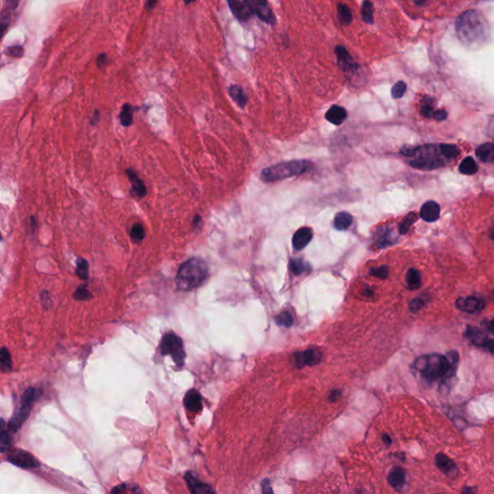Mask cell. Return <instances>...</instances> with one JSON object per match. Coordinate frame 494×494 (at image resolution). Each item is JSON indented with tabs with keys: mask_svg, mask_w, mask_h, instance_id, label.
I'll return each mask as SVG.
<instances>
[{
	"mask_svg": "<svg viewBox=\"0 0 494 494\" xmlns=\"http://www.w3.org/2000/svg\"><path fill=\"white\" fill-rule=\"evenodd\" d=\"M455 32L465 46L479 47L490 39L491 29L484 15L477 10H467L455 21Z\"/></svg>",
	"mask_w": 494,
	"mask_h": 494,
	"instance_id": "6da1fadb",
	"label": "cell"
},
{
	"mask_svg": "<svg viewBox=\"0 0 494 494\" xmlns=\"http://www.w3.org/2000/svg\"><path fill=\"white\" fill-rule=\"evenodd\" d=\"M458 363V353L454 350L446 355L431 353L418 357L413 368L429 381L444 380L451 378L455 373Z\"/></svg>",
	"mask_w": 494,
	"mask_h": 494,
	"instance_id": "7a4b0ae2",
	"label": "cell"
},
{
	"mask_svg": "<svg viewBox=\"0 0 494 494\" xmlns=\"http://www.w3.org/2000/svg\"><path fill=\"white\" fill-rule=\"evenodd\" d=\"M401 154L405 157H412L409 165L420 170H434L446 166L448 160L445 158L441 144L425 145L419 147H404Z\"/></svg>",
	"mask_w": 494,
	"mask_h": 494,
	"instance_id": "3957f363",
	"label": "cell"
},
{
	"mask_svg": "<svg viewBox=\"0 0 494 494\" xmlns=\"http://www.w3.org/2000/svg\"><path fill=\"white\" fill-rule=\"evenodd\" d=\"M207 274L206 263L198 258H192L180 268L176 283L180 289L190 290L200 286Z\"/></svg>",
	"mask_w": 494,
	"mask_h": 494,
	"instance_id": "277c9868",
	"label": "cell"
},
{
	"mask_svg": "<svg viewBox=\"0 0 494 494\" xmlns=\"http://www.w3.org/2000/svg\"><path fill=\"white\" fill-rule=\"evenodd\" d=\"M311 162L299 160L278 165H271L265 168L261 173V180L265 183H273L285 180L291 177L299 176L311 169Z\"/></svg>",
	"mask_w": 494,
	"mask_h": 494,
	"instance_id": "5b68a950",
	"label": "cell"
},
{
	"mask_svg": "<svg viewBox=\"0 0 494 494\" xmlns=\"http://www.w3.org/2000/svg\"><path fill=\"white\" fill-rule=\"evenodd\" d=\"M36 400H37V391L31 387L26 389V391L23 393L21 397L19 407L14 412L9 422V430L11 432H17L22 427V425L28 419L30 412Z\"/></svg>",
	"mask_w": 494,
	"mask_h": 494,
	"instance_id": "8992f818",
	"label": "cell"
},
{
	"mask_svg": "<svg viewBox=\"0 0 494 494\" xmlns=\"http://www.w3.org/2000/svg\"><path fill=\"white\" fill-rule=\"evenodd\" d=\"M161 350L164 354L171 355L177 366L183 367L185 352L184 350L183 341L179 336L174 333H168L165 335L162 341Z\"/></svg>",
	"mask_w": 494,
	"mask_h": 494,
	"instance_id": "52a82bcc",
	"label": "cell"
},
{
	"mask_svg": "<svg viewBox=\"0 0 494 494\" xmlns=\"http://www.w3.org/2000/svg\"><path fill=\"white\" fill-rule=\"evenodd\" d=\"M7 459L14 465L23 469H33L40 466L39 460L33 454L21 449L12 450L8 454Z\"/></svg>",
	"mask_w": 494,
	"mask_h": 494,
	"instance_id": "ba28073f",
	"label": "cell"
},
{
	"mask_svg": "<svg viewBox=\"0 0 494 494\" xmlns=\"http://www.w3.org/2000/svg\"><path fill=\"white\" fill-rule=\"evenodd\" d=\"M253 15H256L262 21L274 25L276 18L268 3L264 0H247Z\"/></svg>",
	"mask_w": 494,
	"mask_h": 494,
	"instance_id": "9c48e42d",
	"label": "cell"
},
{
	"mask_svg": "<svg viewBox=\"0 0 494 494\" xmlns=\"http://www.w3.org/2000/svg\"><path fill=\"white\" fill-rule=\"evenodd\" d=\"M335 53L338 60V66L344 73L355 74L358 71L359 65L353 60L345 46L337 45L335 48Z\"/></svg>",
	"mask_w": 494,
	"mask_h": 494,
	"instance_id": "30bf717a",
	"label": "cell"
},
{
	"mask_svg": "<svg viewBox=\"0 0 494 494\" xmlns=\"http://www.w3.org/2000/svg\"><path fill=\"white\" fill-rule=\"evenodd\" d=\"M455 307L462 312L468 314H476L485 309L486 302L482 298H478L475 296H467L458 298L455 301Z\"/></svg>",
	"mask_w": 494,
	"mask_h": 494,
	"instance_id": "8fae6325",
	"label": "cell"
},
{
	"mask_svg": "<svg viewBox=\"0 0 494 494\" xmlns=\"http://www.w3.org/2000/svg\"><path fill=\"white\" fill-rule=\"evenodd\" d=\"M466 337L470 340L473 345L489 350L491 352L494 351V340L488 336V333L483 332L477 328H468L466 331Z\"/></svg>",
	"mask_w": 494,
	"mask_h": 494,
	"instance_id": "7c38bea8",
	"label": "cell"
},
{
	"mask_svg": "<svg viewBox=\"0 0 494 494\" xmlns=\"http://www.w3.org/2000/svg\"><path fill=\"white\" fill-rule=\"evenodd\" d=\"M323 355L317 350H308L294 354V364L298 368L304 366H315L322 361Z\"/></svg>",
	"mask_w": 494,
	"mask_h": 494,
	"instance_id": "4fadbf2b",
	"label": "cell"
},
{
	"mask_svg": "<svg viewBox=\"0 0 494 494\" xmlns=\"http://www.w3.org/2000/svg\"><path fill=\"white\" fill-rule=\"evenodd\" d=\"M387 481L396 492L402 493L408 482V474L402 466H394L387 476Z\"/></svg>",
	"mask_w": 494,
	"mask_h": 494,
	"instance_id": "5bb4252c",
	"label": "cell"
},
{
	"mask_svg": "<svg viewBox=\"0 0 494 494\" xmlns=\"http://www.w3.org/2000/svg\"><path fill=\"white\" fill-rule=\"evenodd\" d=\"M435 465L436 467L447 477L454 479L457 477L458 469L453 459H451L447 454L444 453H436L435 455Z\"/></svg>",
	"mask_w": 494,
	"mask_h": 494,
	"instance_id": "9a60e30c",
	"label": "cell"
},
{
	"mask_svg": "<svg viewBox=\"0 0 494 494\" xmlns=\"http://www.w3.org/2000/svg\"><path fill=\"white\" fill-rule=\"evenodd\" d=\"M185 483L191 494H214V491L211 486L202 482L199 478L193 475L191 472H186L185 475Z\"/></svg>",
	"mask_w": 494,
	"mask_h": 494,
	"instance_id": "2e32d148",
	"label": "cell"
},
{
	"mask_svg": "<svg viewBox=\"0 0 494 494\" xmlns=\"http://www.w3.org/2000/svg\"><path fill=\"white\" fill-rule=\"evenodd\" d=\"M313 239V231L309 227L298 229L292 237V247L295 250H301L307 247Z\"/></svg>",
	"mask_w": 494,
	"mask_h": 494,
	"instance_id": "e0dca14e",
	"label": "cell"
},
{
	"mask_svg": "<svg viewBox=\"0 0 494 494\" xmlns=\"http://www.w3.org/2000/svg\"><path fill=\"white\" fill-rule=\"evenodd\" d=\"M228 5L234 14V16L240 21H247L252 18V12L247 4V0L238 1V0H229Z\"/></svg>",
	"mask_w": 494,
	"mask_h": 494,
	"instance_id": "ac0fdd59",
	"label": "cell"
},
{
	"mask_svg": "<svg viewBox=\"0 0 494 494\" xmlns=\"http://www.w3.org/2000/svg\"><path fill=\"white\" fill-rule=\"evenodd\" d=\"M440 216V206L434 201H428L420 209V217L426 222H435Z\"/></svg>",
	"mask_w": 494,
	"mask_h": 494,
	"instance_id": "d6986e66",
	"label": "cell"
},
{
	"mask_svg": "<svg viewBox=\"0 0 494 494\" xmlns=\"http://www.w3.org/2000/svg\"><path fill=\"white\" fill-rule=\"evenodd\" d=\"M184 404L188 412H193V413L201 412V410L203 408L201 395L199 394L198 391H196L194 389L189 390L185 394Z\"/></svg>",
	"mask_w": 494,
	"mask_h": 494,
	"instance_id": "ffe728a7",
	"label": "cell"
},
{
	"mask_svg": "<svg viewBox=\"0 0 494 494\" xmlns=\"http://www.w3.org/2000/svg\"><path fill=\"white\" fill-rule=\"evenodd\" d=\"M126 175L128 177L129 182L131 183V192L133 195L137 197H144L147 193L146 186L144 185L143 181L138 177L137 173L133 169H126Z\"/></svg>",
	"mask_w": 494,
	"mask_h": 494,
	"instance_id": "44dd1931",
	"label": "cell"
},
{
	"mask_svg": "<svg viewBox=\"0 0 494 494\" xmlns=\"http://www.w3.org/2000/svg\"><path fill=\"white\" fill-rule=\"evenodd\" d=\"M348 117L347 110L340 105H332L326 114V118L329 123L335 125H340L346 121Z\"/></svg>",
	"mask_w": 494,
	"mask_h": 494,
	"instance_id": "7402d4cb",
	"label": "cell"
},
{
	"mask_svg": "<svg viewBox=\"0 0 494 494\" xmlns=\"http://www.w3.org/2000/svg\"><path fill=\"white\" fill-rule=\"evenodd\" d=\"M374 239L376 246L380 248L388 247L389 245H392L394 243L393 234L387 226L378 228L374 235Z\"/></svg>",
	"mask_w": 494,
	"mask_h": 494,
	"instance_id": "603a6c76",
	"label": "cell"
},
{
	"mask_svg": "<svg viewBox=\"0 0 494 494\" xmlns=\"http://www.w3.org/2000/svg\"><path fill=\"white\" fill-rule=\"evenodd\" d=\"M477 158L485 164H493L494 161V146L493 143H485L476 149Z\"/></svg>",
	"mask_w": 494,
	"mask_h": 494,
	"instance_id": "cb8c5ba5",
	"label": "cell"
},
{
	"mask_svg": "<svg viewBox=\"0 0 494 494\" xmlns=\"http://www.w3.org/2000/svg\"><path fill=\"white\" fill-rule=\"evenodd\" d=\"M352 221H353V218L350 213H349L347 211H341L335 215L333 225H334V228L339 231H346L350 227V225L352 224Z\"/></svg>",
	"mask_w": 494,
	"mask_h": 494,
	"instance_id": "d4e9b609",
	"label": "cell"
},
{
	"mask_svg": "<svg viewBox=\"0 0 494 494\" xmlns=\"http://www.w3.org/2000/svg\"><path fill=\"white\" fill-rule=\"evenodd\" d=\"M229 91V94L231 96V98L233 99V101L241 107V108H245L246 105H247V96L244 90L243 87H241L240 85H231L228 89Z\"/></svg>",
	"mask_w": 494,
	"mask_h": 494,
	"instance_id": "484cf974",
	"label": "cell"
},
{
	"mask_svg": "<svg viewBox=\"0 0 494 494\" xmlns=\"http://www.w3.org/2000/svg\"><path fill=\"white\" fill-rule=\"evenodd\" d=\"M458 170L463 175H474L478 172V165L472 157H466L461 161Z\"/></svg>",
	"mask_w": 494,
	"mask_h": 494,
	"instance_id": "4316f807",
	"label": "cell"
},
{
	"mask_svg": "<svg viewBox=\"0 0 494 494\" xmlns=\"http://www.w3.org/2000/svg\"><path fill=\"white\" fill-rule=\"evenodd\" d=\"M338 19L343 25H349L352 21V13L349 6L344 3H338Z\"/></svg>",
	"mask_w": 494,
	"mask_h": 494,
	"instance_id": "83f0119b",
	"label": "cell"
},
{
	"mask_svg": "<svg viewBox=\"0 0 494 494\" xmlns=\"http://www.w3.org/2000/svg\"><path fill=\"white\" fill-rule=\"evenodd\" d=\"M13 369V360L9 350L5 347L0 349V370L3 372H9Z\"/></svg>",
	"mask_w": 494,
	"mask_h": 494,
	"instance_id": "f1b7e54d",
	"label": "cell"
},
{
	"mask_svg": "<svg viewBox=\"0 0 494 494\" xmlns=\"http://www.w3.org/2000/svg\"><path fill=\"white\" fill-rule=\"evenodd\" d=\"M408 287L411 289H417L422 285V278L420 272L416 268H410L406 277Z\"/></svg>",
	"mask_w": 494,
	"mask_h": 494,
	"instance_id": "f546056e",
	"label": "cell"
},
{
	"mask_svg": "<svg viewBox=\"0 0 494 494\" xmlns=\"http://www.w3.org/2000/svg\"><path fill=\"white\" fill-rule=\"evenodd\" d=\"M433 103H434V100H433V98H432L430 96H426L423 99L422 106H421V114L425 118H432L433 113H434Z\"/></svg>",
	"mask_w": 494,
	"mask_h": 494,
	"instance_id": "4dcf8cb0",
	"label": "cell"
},
{
	"mask_svg": "<svg viewBox=\"0 0 494 494\" xmlns=\"http://www.w3.org/2000/svg\"><path fill=\"white\" fill-rule=\"evenodd\" d=\"M132 114H133V108H132L131 104L124 103L122 107V110L120 112V117H119L120 122L124 126H128L132 124V121H133Z\"/></svg>",
	"mask_w": 494,
	"mask_h": 494,
	"instance_id": "1f68e13d",
	"label": "cell"
},
{
	"mask_svg": "<svg viewBox=\"0 0 494 494\" xmlns=\"http://www.w3.org/2000/svg\"><path fill=\"white\" fill-rule=\"evenodd\" d=\"M7 5H8V7H5L6 9H4V13L2 14V16H1V18H0V41H1L2 37L4 36V34H5L6 30H7L8 26H9V23H10V18H11V8L16 7V5H15V6H13V7H10V6H9V5H10V4H9V2H7Z\"/></svg>",
	"mask_w": 494,
	"mask_h": 494,
	"instance_id": "d6a6232c",
	"label": "cell"
},
{
	"mask_svg": "<svg viewBox=\"0 0 494 494\" xmlns=\"http://www.w3.org/2000/svg\"><path fill=\"white\" fill-rule=\"evenodd\" d=\"M417 218H418V216H417V214H416L415 212H411V213H409V214H408V215H407V216L403 219V221H402V223H401V225H400V228H399L400 234H402V235L407 234V233L410 231V229L412 228V225L416 222Z\"/></svg>",
	"mask_w": 494,
	"mask_h": 494,
	"instance_id": "836d02e7",
	"label": "cell"
},
{
	"mask_svg": "<svg viewBox=\"0 0 494 494\" xmlns=\"http://www.w3.org/2000/svg\"><path fill=\"white\" fill-rule=\"evenodd\" d=\"M362 20L368 23H373V5L370 1H364L362 4Z\"/></svg>",
	"mask_w": 494,
	"mask_h": 494,
	"instance_id": "e575fe53",
	"label": "cell"
},
{
	"mask_svg": "<svg viewBox=\"0 0 494 494\" xmlns=\"http://www.w3.org/2000/svg\"><path fill=\"white\" fill-rule=\"evenodd\" d=\"M76 273L82 280H87L88 279V276H89L88 275L89 274V267H88V262L85 259H83V258H79L78 259Z\"/></svg>",
	"mask_w": 494,
	"mask_h": 494,
	"instance_id": "d590c367",
	"label": "cell"
},
{
	"mask_svg": "<svg viewBox=\"0 0 494 494\" xmlns=\"http://www.w3.org/2000/svg\"><path fill=\"white\" fill-rule=\"evenodd\" d=\"M291 271L295 275H299L304 271H308V264L304 263L301 259H292L289 264Z\"/></svg>",
	"mask_w": 494,
	"mask_h": 494,
	"instance_id": "8d00e7d4",
	"label": "cell"
},
{
	"mask_svg": "<svg viewBox=\"0 0 494 494\" xmlns=\"http://www.w3.org/2000/svg\"><path fill=\"white\" fill-rule=\"evenodd\" d=\"M13 445V438L11 434L7 432H0V452L6 453L11 450Z\"/></svg>",
	"mask_w": 494,
	"mask_h": 494,
	"instance_id": "74e56055",
	"label": "cell"
},
{
	"mask_svg": "<svg viewBox=\"0 0 494 494\" xmlns=\"http://www.w3.org/2000/svg\"><path fill=\"white\" fill-rule=\"evenodd\" d=\"M275 322L280 327L289 328L293 323V319H292V316L290 315V313L282 312L281 314H279L278 316L275 317Z\"/></svg>",
	"mask_w": 494,
	"mask_h": 494,
	"instance_id": "f35d334b",
	"label": "cell"
},
{
	"mask_svg": "<svg viewBox=\"0 0 494 494\" xmlns=\"http://www.w3.org/2000/svg\"><path fill=\"white\" fill-rule=\"evenodd\" d=\"M406 91H407V84L404 82H398L392 87L391 90L392 98L395 100L401 99L405 95Z\"/></svg>",
	"mask_w": 494,
	"mask_h": 494,
	"instance_id": "ab89813d",
	"label": "cell"
},
{
	"mask_svg": "<svg viewBox=\"0 0 494 494\" xmlns=\"http://www.w3.org/2000/svg\"><path fill=\"white\" fill-rule=\"evenodd\" d=\"M73 296L78 301H86L92 297V293L90 292V290L87 288L86 286H82L76 289Z\"/></svg>",
	"mask_w": 494,
	"mask_h": 494,
	"instance_id": "60d3db41",
	"label": "cell"
},
{
	"mask_svg": "<svg viewBox=\"0 0 494 494\" xmlns=\"http://www.w3.org/2000/svg\"><path fill=\"white\" fill-rule=\"evenodd\" d=\"M130 236L134 242H141L145 237V230L143 226L141 224L133 225L130 231Z\"/></svg>",
	"mask_w": 494,
	"mask_h": 494,
	"instance_id": "b9f144b4",
	"label": "cell"
},
{
	"mask_svg": "<svg viewBox=\"0 0 494 494\" xmlns=\"http://www.w3.org/2000/svg\"><path fill=\"white\" fill-rule=\"evenodd\" d=\"M370 275L380 279H386L388 277V267L381 266L378 268H372L370 269Z\"/></svg>",
	"mask_w": 494,
	"mask_h": 494,
	"instance_id": "7bdbcfd3",
	"label": "cell"
},
{
	"mask_svg": "<svg viewBox=\"0 0 494 494\" xmlns=\"http://www.w3.org/2000/svg\"><path fill=\"white\" fill-rule=\"evenodd\" d=\"M7 54L13 57H21L23 54V48L21 45H12L8 47Z\"/></svg>",
	"mask_w": 494,
	"mask_h": 494,
	"instance_id": "ee69618b",
	"label": "cell"
},
{
	"mask_svg": "<svg viewBox=\"0 0 494 494\" xmlns=\"http://www.w3.org/2000/svg\"><path fill=\"white\" fill-rule=\"evenodd\" d=\"M424 305H425V303H424V301L422 299L415 298V299H413L412 301H411V303H410V309H411V311L413 312V313H416L420 309H422L424 307Z\"/></svg>",
	"mask_w": 494,
	"mask_h": 494,
	"instance_id": "f6af8a7d",
	"label": "cell"
},
{
	"mask_svg": "<svg viewBox=\"0 0 494 494\" xmlns=\"http://www.w3.org/2000/svg\"><path fill=\"white\" fill-rule=\"evenodd\" d=\"M262 492L263 494H274L273 493V490L271 488V485H270V481L269 479H265L262 484Z\"/></svg>",
	"mask_w": 494,
	"mask_h": 494,
	"instance_id": "bcb514c9",
	"label": "cell"
},
{
	"mask_svg": "<svg viewBox=\"0 0 494 494\" xmlns=\"http://www.w3.org/2000/svg\"><path fill=\"white\" fill-rule=\"evenodd\" d=\"M433 119H435L436 121H444L447 119V112L446 110L444 109H439V110H436L434 111L433 113V116H432Z\"/></svg>",
	"mask_w": 494,
	"mask_h": 494,
	"instance_id": "7dc6e473",
	"label": "cell"
},
{
	"mask_svg": "<svg viewBox=\"0 0 494 494\" xmlns=\"http://www.w3.org/2000/svg\"><path fill=\"white\" fill-rule=\"evenodd\" d=\"M41 303H42V305H43L44 307L48 308V307L50 306L51 300H50V296H49V293H48V291H46V290H43V291L41 292Z\"/></svg>",
	"mask_w": 494,
	"mask_h": 494,
	"instance_id": "c3c4849f",
	"label": "cell"
},
{
	"mask_svg": "<svg viewBox=\"0 0 494 494\" xmlns=\"http://www.w3.org/2000/svg\"><path fill=\"white\" fill-rule=\"evenodd\" d=\"M341 396H342V392H341V390H339V389H335V390H332V391L330 392L329 400L330 403H335V402H337V401L340 399V397H341Z\"/></svg>",
	"mask_w": 494,
	"mask_h": 494,
	"instance_id": "681fc988",
	"label": "cell"
},
{
	"mask_svg": "<svg viewBox=\"0 0 494 494\" xmlns=\"http://www.w3.org/2000/svg\"><path fill=\"white\" fill-rule=\"evenodd\" d=\"M108 62V58H107V55L105 53H102L99 55L98 59H97V65L102 68L103 67L104 65H106V63Z\"/></svg>",
	"mask_w": 494,
	"mask_h": 494,
	"instance_id": "f907efd6",
	"label": "cell"
},
{
	"mask_svg": "<svg viewBox=\"0 0 494 494\" xmlns=\"http://www.w3.org/2000/svg\"><path fill=\"white\" fill-rule=\"evenodd\" d=\"M477 494V487H471V486H463L461 488L460 494Z\"/></svg>",
	"mask_w": 494,
	"mask_h": 494,
	"instance_id": "816d5d0a",
	"label": "cell"
},
{
	"mask_svg": "<svg viewBox=\"0 0 494 494\" xmlns=\"http://www.w3.org/2000/svg\"><path fill=\"white\" fill-rule=\"evenodd\" d=\"M381 439H382L383 443H384V444H386L387 446H389V445H391V444H392V439H391V437L389 436V434H387V433H383V434H382Z\"/></svg>",
	"mask_w": 494,
	"mask_h": 494,
	"instance_id": "f5cc1de1",
	"label": "cell"
},
{
	"mask_svg": "<svg viewBox=\"0 0 494 494\" xmlns=\"http://www.w3.org/2000/svg\"><path fill=\"white\" fill-rule=\"evenodd\" d=\"M156 4H157V1H149V2H147L146 7H147V9H152L154 7V5H156Z\"/></svg>",
	"mask_w": 494,
	"mask_h": 494,
	"instance_id": "db71d44e",
	"label": "cell"
},
{
	"mask_svg": "<svg viewBox=\"0 0 494 494\" xmlns=\"http://www.w3.org/2000/svg\"><path fill=\"white\" fill-rule=\"evenodd\" d=\"M5 425H6V424H5V421H4L3 419H1V418H0V432H3V431H4V429H5Z\"/></svg>",
	"mask_w": 494,
	"mask_h": 494,
	"instance_id": "11a10c76",
	"label": "cell"
},
{
	"mask_svg": "<svg viewBox=\"0 0 494 494\" xmlns=\"http://www.w3.org/2000/svg\"><path fill=\"white\" fill-rule=\"evenodd\" d=\"M363 292H364V294H365V295H368V296H370V295L372 294V290H371V288H365Z\"/></svg>",
	"mask_w": 494,
	"mask_h": 494,
	"instance_id": "9f6ffc18",
	"label": "cell"
},
{
	"mask_svg": "<svg viewBox=\"0 0 494 494\" xmlns=\"http://www.w3.org/2000/svg\"><path fill=\"white\" fill-rule=\"evenodd\" d=\"M427 3H428L427 1H418V0H417V1H415V4H416V5H418V6H424V5H426Z\"/></svg>",
	"mask_w": 494,
	"mask_h": 494,
	"instance_id": "6f0895ef",
	"label": "cell"
},
{
	"mask_svg": "<svg viewBox=\"0 0 494 494\" xmlns=\"http://www.w3.org/2000/svg\"><path fill=\"white\" fill-rule=\"evenodd\" d=\"M2 240V237H1V233H0V241Z\"/></svg>",
	"mask_w": 494,
	"mask_h": 494,
	"instance_id": "680465c9",
	"label": "cell"
},
{
	"mask_svg": "<svg viewBox=\"0 0 494 494\" xmlns=\"http://www.w3.org/2000/svg\"></svg>",
	"mask_w": 494,
	"mask_h": 494,
	"instance_id": "91938a15",
	"label": "cell"
}]
</instances>
